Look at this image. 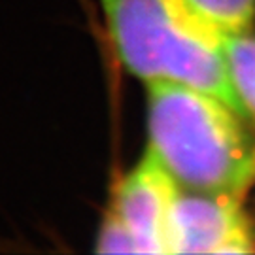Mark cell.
<instances>
[{
	"label": "cell",
	"mask_w": 255,
	"mask_h": 255,
	"mask_svg": "<svg viewBox=\"0 0 255 255\" xmlns=\"http://www.w3.org/2000/svg\"><path fill=\"white\" fill-rule=\"evenodd\" d=\"M238 116L218 97L187 83L147 82L149 149L187 189L242 197L252 185L255 146Z\"/></svg>",
	"instance_id": "obj_1"
},
{
	"label": "cell",
	"mask_w": 255,
	"mask_h": 255,
	"mask_svg": "<svg viewBox=\"0 0 255 255\" xmlns=\"http://www.w3.org/2000/svg\"><path fill=\"white\" fill-rule=\"evenodd\" d=\"M101 6L130 74L146 83H187L248 116L229 76L223 34L187 0H101Z\"/></svg>",
	"instance_id": "obj_2"
},
{
	"label": "cell",
	"mask_w": 255,
	"mask_h": 255,
	"mask_svg": "<svg viewBox=\"0 0 255 255\" xmlns=\"http://www.w3.org/2000/svg\"><path fill=\"white\" fill-rule=\"evenodd\" d=\"M255 233L240 197L178 191L166 223V254H254Z\"/></svg>",
	"instance_id": "obj_3"
},
{
	"label": "cell",
	"mask_w": 255,
	"mask_h": 255,
	"mask_svg": "<svg viewBox=\"0 0 255 255\" xmlns=\"http://www.w3.org/2000/svg\"><path fill=\"white\" fill-rule=\"evenodd\" d=\"M176 193L174 178L149 147L116 183L108 210L125 223L138 254H166V223Z\"/></svg>",
	"instance_id": "obj_4"
},
{
	"label": "cell",
	"mask_w": 255,
	"mask_h": 255,
	"mask_svg": "<svg viewBox=\"0 0 255 255\" xmlns=\"http://www.w3.org/2000/svg\"><path fill=\"white\" fill-rule=\"evenodd\" d=\"M223 53L238 101L255 118V36L250 32L223 34Z\"/></svg>",
	"instance_id": "obj_5"
},
{
	"label": "cell",
	"mask_w": 255,
	"mask_h": 255,
	"mask_svg": "<svg viewBox=\"0 0 255 255\" xmlns=\"http://www.w3.org/2000/svg\"><path fill=\"white\" fill-rule=\"evenodd\" d=\"M221 34L250 32L255 21V0H187Z\"/></svg>",
	"instance_id": "obj_6"
},
{
	"label": "cell",
	"mask_w": 255,
	"mask_h": 255,
	"mask_svg": "<svg viewBox=\"0 0 255 255\" xmlns=\"http://www.w3.org/2000/svg\"><path fill=\"white\" fill-rule=\"evenodd\" d=\"M95 250L99 254H138L136 244L130 237L128 229L112 210H106L104 214V219L99 227V235H97Z\"/></svg>",
	"instance_id": "obj_7"
}]
</instances>
